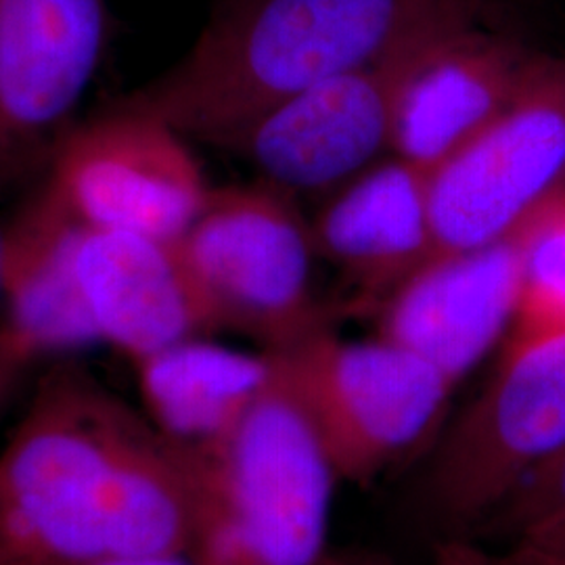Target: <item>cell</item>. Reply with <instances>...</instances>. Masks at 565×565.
I'll return each instance as SVG.
<instances>
[{
    "label": "cell",
    "instance_id": "22",
    "mask_svg": "<svg viewBox=\"0 0 565 565\" xmlns=\"http://www.w3.org/2000/svg\"><path fill=\"white\" fill-rule=\"evenodd\" d=\"M518 543L539 546V548H545V551H553V553H562V555H565V525L557 527V530L545 532V534H541V536L527 539V541H518Z\"/></svg>",
    "mask_w": 565,
    "mask_h": 565
},
{
    "label": "cell",
    "instance_id": "1",
    "mask_svg": "<svg viewBox=\"0 0 565 565\" xmlns=\"http://www.w3.org/2000/svg\"><path fill=\"white\" fill-rule=\"evenodd\" d=\"M195 494L162 434L76 364L49 371L0 455V565L191 555Z\"/></svg>",
    "mask_w": 565,
    "mask_h": 565
},
{
    "label": "cell",
    "instance_id": "9",
    "mask_svg": "<svg viewBox=\"0 0 565 565\" xmlns=\"http://www.w3.org/2000/svg\"><path fill=\"white\" fill-rule=\"evenodd\" d=\"M427 42L306 88L247 124L223 149L296 200H327L392 156L401 84Z\"/></svg>",
    "mask_w": 565,
    "mask_h": 565
},
{
    "label": "cell",
    "instance_id": "4",
    "mask_svg": "<svg viewBox=\"0 0 565 565\" xmlns=\"http://www.w3.org/2000/svg\"><path fill=\"white\" fill-rule=\"evenodd\" d=\"M179 245L216 331L281 350L329 327L312 287L310 223L281 189L260 179L212 189Z\"/></svg>",
    "mask_w": 565,
    "mask_h": 565
},
{
    "label": "cell",
    "instance_id": "11",
    "mask_svg": "<svg viewBox=\"0 0 565 565\" xmlns=\"http://www.w3.org/2000/svg\"><path fill=\"white\" fill-rule=\"evenodd\" d=\"M532 223L501 242L425 263L380 306V338L459 384L505 340L522 291Z\"/></svg>",
    "mask_w": 565,
    "mask_h": 565
},
{
    "label": "cell",
    "instance_id": "3",
    "mask_svg": "<svg viewBox=\"0 0 565 565\" xmlns=\"http://www.w3.org/2000/svg\"><path fill=\"white\" fill-rule=\"evenodd\" d=\"M268 354V352H266ZM218 445L177 450L195 494L198 565H319L338 476L285 373Z\"/></svg>",
    "mask_w": 565,
    "mask_h": 565
},
{
    "label": "cell",
    "instance_id": "16",
    "mask_svg": "<svg viewBox=\"0 0 565 565\" xmlns=\"http://www.w3.org/2000/svg\"><path fill=\"white\" fill-rule=\"evenodd\" d=\"M149 422L177 450L218 445L268 380V354H247L205 338L137 361Z\"/></svg>",
    "mask_w": 565,
    "mask_h": 565
},
{
    "label": "cell",
    "instance_id": "17",
    "mask_svg": "<svg viewBox=\"0 0 565 565\" xmlns=\"http://www.w3.org/2000/svg\"><path fill=\"white\" fill-rule=\"evenodd\" d=\"M565 335V200L543 212L527 233L522 291L501 354Z\"/></svg>",
    "mask_w": 565,
    "mask_h": 565
},
{
    "label": "cell",
    "instance_id": "6",
    "mask_svg": "<svg viewBox=\"0 0 565 565\" xmlns=\"http://www.w3.org/2000/svg\"><path fill=\"white\" fill-rule=\"evenodd\" d=\"M565 200V55L543 53L505 111L431 172L440 254L520 233Z\"/></svg>",
    "mask_w": 565,
    "mask_h": 565
},
{
    "label": "cell",
    "instance_id": "7",
    "mask_svg": "<svg viewBox=\"0 0 565 565\" xmlns=\"http://www.w3.org/2000/svg\"><path fill=\"white\" fill-rule=\"evenodd\" d=\"M565 446V335L501 354L497 371L450 427L424 482L429 515L480 525L525 473Z\"/></svg>",
    "mask_w": 565,
    "mask_h": 565
},
{
    "label": "cell",
    "instance_id": "8",
    "mask_svg": "<svg viewBox=\"0 0 565 565\" xmlns=\"http://www.w3.org/2000/svg\"><path fill=\"white\" fill-rule=\"evenodd\" d=\"M46 182L86 226L160 239H181L212 191L189 139L124 102L67 132Z\"/></svg>",
    "mask_w": 565,
    "mask_h": 565
},
{
    "label": "cell",
    "instance_id": "18",
    "mask_svg": "<svg viewBox=\"0 0 565 565\" xmlns=\"http://www.w3.org/2000/svg\"><path fill=\"white\" fill-rule=\"evenodd\" d=\"M565 525V446L534 465L480 527L509 543Z\"/></svg>",
    "mask_w": 565,
    "mask_h": 565
},
{
    "label": "cell",
    "instance_id": "14",
    "mask_svg": "<svg viewBox=\"0 0 565 565\" xmlns=\"http://www.w3.org/2000/svg\"><path fill=\"white\" fill-rule=\"evenodd\" d=\"M310 231L317 258L382 306L434 258L431 172L387 156L329 195Z\"/></svg>",
    "mask_w": 565,
    "mask_h": 565
},
{
    "label": "cell",
    "instance_id": "19",
    "mask_svg": "<svg viewBox=\"0 0 565 565\" xmlns=\"http://www.w3.org/2000/svg\"><path fill=\"white\" fill-rule=\"evenodd\" d=\"M438 565H565V555L525 543L488 548L471 541L450 539L438 546Z\"/></svg>",
    "mask_w": 565,
    "mask_h": 565
},
{
    "label": "cell",
    "instance_id": "15",
    "mask_svg": "<svg viewBox=\"0 0 565 565\" xmlns=\"http://www.w3.org/2000/svg\"><path fill=\"white\" fill-rule=\"evenodd\" d=\"M86 224L49 182L2 231L0 296L13 327L36 354L99 343L82 303L78 247Z\"/></svg>",
    "mask_w": 565,
    "mask_h": 565
},
{
    "label": "cell",
    "instance_id": "13",
    "mask_svg": "<svg viewBox=\"0 0 565 565\" xmlns=\"http://www.w3.org/2000/svg\"><path fill=\"white\" fill-rule=\"evenodd\" d=\"M76 270L99 342L132 363L216 331L179 239L86 226Z\"/></svg>",
    "mask_w": 565,
    "mask_h": 565
},
{
    "label": "cell",
    "instance_id": "12",
    "mask_svg": "<svg viewBox=\"0 0 565 565\" xmlns=\"http://www.w3.org/2000/svg\"><path fill=\"white\" fill-rule=\"evenodd\" d=\"M541 55L488 23L427 42L401 84L392 156L436 172L505 111Z\"/></svg>",
    "mask_w": 565,
    "mask_h": 565
},
{
    "label": "cell",
    "instance_id": "10",
    "mask_svg": "<svg viewBox=\"0 0 565 565\" xmlns=\"http://www.w3.org/2000/svg\"><path fill=\"white\" fill-rule=\"evenodd\" d=\"M105 34V0H0V189L49 170Z\"/></svg>",
    "mask_w": 565,
    "mask_h": 565
},
{
    "label": "cell",
    "instance_id": "2",
    "mask_svg": "<svg viewBox=\"0 0 565 565\" xmlns=\"http://www.w3.org/2000/svg\"><path fill=\"white\" fill-rule=\"evenodd\" d=\"M497 0H223L174 65L124 103L186 139L224 142L275 105L446 32Z\"/></svg>",
    "mask_w": 565,
    "mask_h": 565
},
{
    "label": "cell",
    "instance_id": "24",
    "mask_svg": "<svg viewBox=\"0 0 565 565\" xmlns=\"http://www.w3.org/2000/svg\"><path fill=\"white\" fill-rule=\"evenodd\" d=\"M0 249H2V231H0Z\"/></svg>",
    "mask_w": 565,
    "mask_h": 565
},
{
    "label": "cell",
    "instance_id": "23",
    "mask_svg": "<svg viewBox=\"0 0 565 565\" xmlns=\"http://www.w3.org/2000/svg\"><path fill=\"white\" fill-rule=\"evenodd\" d=\"M319 565H392L377 559H364V557H331L327 555Z\"/></svg>",
    "mask_w": 565,
    "mask_h": 565
},
{
    "label": "cell",
    "instance_id": "21",
    "mask_svg": "<svg viewBox=\"0 0 565 565\" xmlns=\"http://www.w3.org/2000/svg\"><path fill=\"white\" fill-rule=\"evenodd\" d=\"M84 565H198L186 553H158V555H121Z\"/></svg>",
    "mask_w": 565,
    "mask_h": 565
},
{
    "label": "cell",
    "instance_id": "20",
    "mask_svg": "<svg viewBox=\"0 0 565 565\" xmlns=\"http://www.w3.org/2000/svg\"><path fill=\"white\" fill-rule=\"evenodd\" d=\"M36 356L39 354L32 350V345L13 327H0V404L4 403L28 364Z\"/></svg>",
    "mask_w": 565,
    "mask_h": 565
},
{
    "label": "cell",
    "instance_id": "5",
    "mask_svg": "<svg viewBox=\"0 0 565 565\" xmlns=\"http://www.w3.org/2000/svg\"><path fill=\"white\" fill-rule=\"evenodd\" d=\"M315 425L338 480L363 484L438 425L455 385L387 340L350 342L329 327L264 350Z\"/></svg>",
    "mask_w": 565,
    "mask_h": 565
}]
</instances>
